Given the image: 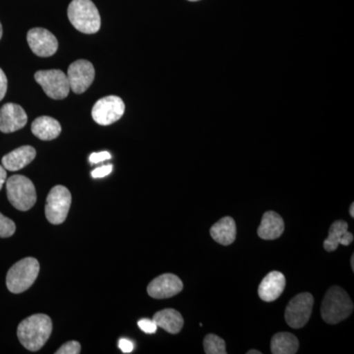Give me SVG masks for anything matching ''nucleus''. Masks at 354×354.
<instances>
[{
  "mask_svg": "<svg viewBox=\"0 0 354 354\" xmlns=\"http://www.w3.org/2000/svg\"><path fill=\"white\" fill-rule=\"evenodd\" d=\"M67 14L70 22L79 32L95 34L101 29V16L91 0H72Z\"/></svg>",
  "mask_w": 354,
  "mask_h": 354,
  "instance_id": "obj_3",
  "label": "nucleus"
},
{
  "mask_svg": "<svg viewBox=\"0 0 354 354\" xmlns=\"http://www.w3.org/2000/svg\"><path fill=\"white\" fill-rule=\"evenodd\" d=\"M353 235L348 232V225L346 221H337L330 225L329 236L324 241V248L328 252L335 251L339 244L348 246L353 243Z\"/></svg>",
  "mask_w": 354,
  "mask_h": 354,
  "instance_id": "obj_15",
  "label": "nucleus"
},
{
  "mask_svg": "<svg viewBox=\"0 0 354 354\" xmlns=\"http://www.w3.org/2000/svg\"><path fill=\"white\" fill-rule=\"evenodd\" d=\"M15 223L0 213V237L6 239V237L12 236L15 234Z\"/></svg>",
  "mask_w": 354,
  "mask_h": 354,
  "instance_id": "obj_23",
  "label": "nucleus"
},
{
  "mask_svg": "<svg viewBox=\"0 0 354 354\" xmlns=\"http://www.w3.org/2000/svg\"><path fill=\"white\" fill-rule=\"evenodd\" d=\"M118 346H120V348L123 353H132L133 349H134V346H133L132 342L128 341L127 339H121Z\"/></svg>",
  "mask_w": 354,
  "mask_h": 354,
  "instance_id": "obj_29",
  "label": "nucleus"
},
{
  "mask_svg": "<svg viewBox=\"0 0 354 354\" xmlns=\"http://www.w3.org/2000/svg\"><path fill=\"white\" fill-rule=\"evenodd\" d=\"M125 104L118 95H108L95 102L92 109L93 120L100 125L113 124L122 118Z\"/></svg>",
  "mask_w": 354,
  "mask_h": 354,
  "instance_id": "obj_9",
  "label": "nucleus"
},
{
  "mask_svg": "<svg viewBox=\"0 0 354 354\" xmlns=\"http://www.w3.org/2000/svg\"><path fill=\"white\" fill-rule=\"evenodd\" d=\"M27 41L35 55L50 57L57 51L58 41L55 35L44 28H34L27 35Z\"/></svg>",
  "mask_w": 354,
  "mask_h": 354,
  "instance_id": "obj_11",
  "label": "nucleus"
},
{
  "mask_svg": "<svg viewBox=\"0 0 354 354\" xmlns=\"http://www.w3.org/2000/svg\"><path fill=\"white\" fill-rule=\"evenodd\" d=\"M188 1H198V0H188Z\"/></svg>",
  "mask_w": 354,
  "mask_h": 354,
  "instance_id": "obj_35",
  "label": "nucleus"
},
{
  "mask_svg": "<svg viewBox=\"0 0 354 354\" xmlns=\"http://www.w3.org/2000/svg\"><path fill=\"white\" fill-rule=\"evenodd\" d=\"M261 351H256V349H251V351H247V354H261Z\"/></svg>",
  "mask_w": 354,
  "mask_h": 354,
  "instance_id": "obj_32",
  "label": "nucleus"
},
{
  "mask_svg": "<svg viewBox=\"0 0 354 354\" xmlns=\"http://www.w3.org/2000/svg\"><path fill=\"white\" fill-rule=\"evenodd\" d=\"M351 268H353V270H354V255L351 256Z\"/></svg>",
  "mask_w": 354,
  "mask_h": 354,
  "instance_id": "obj_33",
  "label": "nucleus"
},
{
  "mask_svg": "<svg viewBox=\"0 0 354 354\" xmlns=\"http://www.w3.org/2000/svg\"><path fill=\"white\" fill-rule=\"evenodd\" d=\"M53 322L48 315L35 314L24 319L18 326V339L26 349L38 351L50 339Z\"/></svg>",
  "mask_w": 354,
  "mask_h": 354,
  "instance_id": "obj_1",
  "label": "nucleus"
},
{
  "mask_svg": "<svg viewBox=\"0 0 354 354\" xmlns=\"http://www.w3.org/2000/svg\"><path fill=\"white\" fill-rule=\"evenodd\" d=\"M81 353V344L78 342L71 341L66 342L57 349V354H79Z\"/></svg>",
  "mask_w": 354,
  "mask_h": 354,
  "instance_id": "obj_24",
  "label": "nucleus"
},
{
  "mask_svg": "<svg viewBox=\"0 0 354 354\" xmlns=\"http://www.w3.org/2000/svg\"><path fill=\"white\" fill-rule=\"evenodd\" d=\"M7 197L11 205L19 211H29L37 202L34 183L24 176H13L6 181Z\"/></svg>",
  "mask_w": 354,
  "mask_h": 354,
  "instance_id": "obj_5",
  "label": "nucleus"
},
{
  "mask_svg": "<svg viewBox=\"0 0 354 354\" xmlns=\"http://www.w3.org/2000/svg\"><path fill=\"white\" fill-rule=\"evenodd\" d=\"M204 349L207 354H225V342L216 335L209 334L204 339Z\"/></svg>",
  "mask_w": 354,
  "mask_h": 354,
  "instance_id": "obj_22",
  "label": "nucleus"
},
{
  "mask_svg": "<svg viewBox=\"0 0 354 354\" xmlns=\"http://www.w3.org/2000/svg\"><path fill=\"white\" fill-rule=\"evenodd\" d=\"M7 177L6 169H4L3 165H0V190L2 189V186L6 183Z\"/></svg>",
  "mask_w": 354,
  "mask_h": 354,
  "instance_id": "obj_30",
  "label": "nucleus"
},
{
  "mask_svg": "<svg viewBox=\"0 0 354 354\" xmlns=\"http://www.w3.org/2000/svg\"><path fill=\"white\" fill-rule=\"evenodd\" d=\"M70 90L75 94H83L95 80L94 65L85 59L77 60L70 65L67 71Z\"/></svg>",
  "mask_w": 354,
  "mask_h": 354,
  "instance_id": "obj_10",
  "label": "nucleus"
},
{
  "mask_svg": "<svg viewBox=\"0 0 354 354\" xmlns=\"http://www.w3.org/2000/svg\"><path fill=\"white\" fill-rule=\"evenodd\" d=\"M353 308L348 292L339 286H332L324 297L321 315L326 323L334 325L348 318L353 314Z\"/></svg>",
  "mask_w": 354,
  "mask_h": 354,
  "instance_id": "obj_2",
  "label": "nucleus"
},
{
  "mask_svg": "<svg viewBox=\"0 0 354 354\" xmlns=\"http://www.w3.org/2000/svg\"><path fill=\"white\" fill-rule=\"evenodd\" d=\"M7 92V78L3 70L0 68V101L3 100Z\"/></svg>",
  "mask_w": 354,
  "mask_h": 354,
  "instance_id": "obj_28",
  "label": "nucleus"
},
{
  "mask_svg": "<svg viewBox=\"0 0 354 354\" xmlns=\"http://www.w3.org/2000/svg\"><path fill=\"white\" fill-rule=\"evenodd\" d=\"M153 320L157 324L158 328H162L169 334L176 335L183 328V317L176 309H164L153 315Z\"/></svg>",
  "mask_w": 354,
  "mask_h": 354,
  "instance_id": "obj_20",
  "label": "nucleus"
},
{
  "mask_svg": "<svg viewBox=\"0 0 354 354\" xmlns=\"http://www.w3.org/2000/svg\"><path fill=\"white\" fill-rule=\"evenodd\" d=\"M34 147L22 146L2 158L1 162L6 171H17L31 164L36 158Z\"/></svg>",
  "mask_w": 354,
  "mask_h": 354,
  "instance_id": "obj_16",
  "label": "nucleus"
},
{
  "mask_svg": "<svg viewBox=\"0 0 354 354\" xmlns=\"http://www.w3.org/2000/svg\"><path fill=\"white\" fill-rule=\"evenodd\" d=\"M183 290V283L178 277L174 274H164L153 279L149 283L148 295L156 299H165L178 295Z\"/></svg>",
  "mask_w": 354,
  "mask_h": 354,
  "instance_id": "obj_12",
  "label": "nucleus"
},
{
  "mask_svg": "<svg viewBox=\"0 0 354 354\" xmlns=\"http://www.w3.org/2000/svg\"><path fill=\"white\" fill-rule=\"evenodd\" d=\"M39 272V261L32 257L25 258L14 264L7 272V288L12 293L24 292L34 285Z\"/></svg>",
  "mask_w": 354,
  "mask_h": 354,
  "instance_id": "obj_4",
  "label": "nucleus"
},
{
  "mask_svg": "<svg viewBox=\"0 0 354 354\" xmlns=\"http://www.w3.org/2000/svg\"><path fill=\"white\" fill-rule=\"evenodd\" d=\"M349 214H351V216L354 218V203L351 205V208H349Z\"/></svg>",
  "mask_w": 354,
  "mask_h": 354,
  "instance_id": "obj_31",
  "label": "nucleus"
},
{
  "mask_svg": "<svg viewBox=\"0 0 354 354\" xmlns=\"http://www.w3.org/2000/svg\"><path fill=\"white\" fill-rule=\"evenodd\" d=\"M209 234L214 241L221 245H230L236 239V225L234 218L225 216L216 223L209 230Z\"/></svg>",
  "mask_w": 354,
  "mask_h": 354,
  "instance_id": "obj_18",
  "label": "nucleus"
},
{
  "mask_svg": "<svg viewBox=\"0 0 354 354\" xmlns=\"http://www.w3.org/2000/svg\"><path fill=\"white\" fill-rule=\"evenodd\" d=\"M2 38V25L1 23H0V39Z\"/></svg>",
  "mask_w": 354,
  "mask_h": 354,
  "instance_id": "obj_34",
  "label": "nucleus"
},
{
  "mask_svg": "<svg viewBox=\"0 0 354 354\" xmlns=\"http://www.w3.org/2000/svg\"><path fill=\"white\" fill-rule=\"evenodd\" d=\"M313 295L299 293L290 300L286 308V322L293 329H300L308 323L313 308Z\"/></svg>",
  "mask_w": 354,
  "mask_h": 354,
  "instance_id": "obj_8",
  "label": "nucleus"
},
{
  "mask_svg": "<svg viewBox=\"0 0 354 354\" xmlns=\"http://www.w3.org/2000/svg\"><path fill=\"white\" fill-rule=\"evenodd\" d=\"M71 193L65 186L57 185L46 198V216L53 225L64 223L71 206Z\"/></svg>",
  "mask_w": 354,
  "mask_h": 354,
  "instance_id": "obj_6",
  "label": "nucleus"
},
{
  "mask_svg": "<svg viewBox=\"0 0 354 354\" xmlns=\"http://www.w3.org/2000/svg\"><path fill=\"white\" fill-rule=\"evenodd\" d=\"M111 155L109 152L93 153L88 158L91 164H99L104 160H111Z\"/></svg>",
  "mask_w": 354,
  "mask_h": 354,
  "instance_id": "obj_27",
  "label": "nucleus"
},
{
  "mask_svg": "<svg viewBox=\"0 0 354 354\" xmlns=\"http://www.w3.org/2000/svg\"><path fill=\"white\" fill-rule=\"evenodd\" d=\"M138 327L146 334H155L157 332L158 326L155 321L150 319H142L138 322Z\"/></svg>",
  "mask_w": 354,
  "mask_h": 354,
  "instance_id": "obj_25",
  "label": "nucleus"
},
{
  "mask_svg": "<svg viewBox=\"0 0 354 354\" xmlns=\"http://www.w3.org/2000/svg\"><path fill=\"white\" fill-rule=\"evenodd\" d=\"M32 133L43 141L57 139L62 133V125L50 116H39L32 123Z\"/></svg>",
  "mask_w": 354,
  "mask_h": 354,
  "instance_id": "obj_19",
  "label": "nucleus"
},
{
  "mask_svg": "<svg viewBox=\"0 0 354 354\" xmlns=\"http://www.w3.org/2000/svg\"><path fill=\"white\" fill-rule=\"evenodd\" d=\"M35 79L51 99L64 100L69 95L68 78L62 70H41L35 74Z\"/></svg>",
  "mask_w": 354,
  "mask_h": 354,
  "instance_id": "obj_7",
  "label": "nucleus"
},
{
  "mask_svg": "<svg viewBox=\"0 0 354 354\" xmlns=\"http://www.w3.org/2000/svg\"><path fill=\"white\" fill-rule=\"evenodd\" d=\"M286 277L281 272L272 271L263 279L258 295L263 301L272 302L281 297L286 288Z\"/></svg>",
  "mask_w": 354,
  "mask_h": 354,
  "instance_id": "obj_14",
  "label": "nucleus"
},
{
  "mask_svg": "<svg viewBox=\"0 0 354 354\" xmlns=\"http://www.w3.org/2000/svg\"><path fill=\"white\" fill-rule=\"evenodd\" d=\"M285 232V221L276 212H266L258 227V235L264 241H274Z\"/></svg>",
  "mask_w": 354,
  "mask_h": 354,
  "instance_id": "obj_17",
  "label": "nucleus"
},
{
  "mask_svg": "<svg viewBox=\"0 0 354 354\" xmlns=\"http://www.w3.org/2000/svg\"><path fill=\"white\" fill-rule=\"evenodd\" d=\"M28 116L19 104H6L0 109V131L13 133L27 124Z\"/></svg>",
  "mask_w": 354,
  "mask_h": 354,
  "instance_id": "obj_13",
  "label": "nucleus"
},
{
  "mask_svg": "<svg viewBox=\"0 0 354 354\" xmlns=\"http://www.w3.org/2000/svg\"><path fill=\"white\" fill-rule=\"evenodd\" d=\"M111 171H113V165H106L94 169V171L91 172V174H92L94 178H102V177L109 176Z\"/></svg>",
  "mask_w": 354,
  "mask_h": 354,
  "instance_id": "obj_26",
  "label": "nucleus"
},
{
  "mask_svg": "<svg viewBox=\"0 0 354 354\" xmlns=\"http://www.w3.org/2000/svg\"><path fill=\"white\" fill-rule=\"evenodd\" d=\"M299 348V342L290 333H278L272 337L271 351L274 354H295Z\"/></svg>",
  "mask_w": 354,
  "mask_h": 354,
  "instance_id": "obj_21",
  "label": "nucleus"
}]
</instances>
